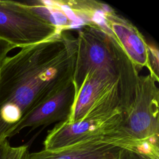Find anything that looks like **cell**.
Wrapping results in <instances>:
<instances>
[{
  "label": "cell",
  "mask_w": 159,
  "mask_h": 159,
  "mask_svg": "<svg viewBox=\"0 0 159 159\" xmlns=\"http://www.w3.org/2000/svg\"><path fill=\"white\" fill-rule=\"evenodd\" d=\"M77 51V38L62 30L1 63L0 143L36 106L73 81Z\"/></svg>",
  "instance_id": "cell-1"
},
{
  "label": "cell",
  "mask_w": 159,
  "mask_h": 159,
  "mask_svg": "<svg viewBox=\"0 0 159 159\" xmlns=\"http://www.w3.org/2000/svg\"><path fill=\"white\" fill-rule=\"evenodd\" d=\"M150 75H139L133 103L122 130L141 151L159 159V89Z\"/></svg>",
  "instance_id": "cell-3"
},
{
  "label": "cell",
  "mask_w": 159,
  "mask_h": 159,
  "mask_svg": "<svg viewBox=\"0 0 159 159\" xmlns=\"http://www.w3.org/2000/svg\"><path fill=\"white\" fill-rule=\"evenodd\" d=\"M60 31L25 2L0 1V39L15 48L47 40Z\"/></svg>",
  "instance_id": "cell-5"
},
{
  "label": "cell",
  "mask_w": 159,
  "mask_h": 159,
  "mask_svg": "<svg viewBox=\"0 0 159 159\" xmlns=\"http://www.w3.org/2000/svg\"><path fill=\"white\" fill-rule=\"evenodd\" d=\"M121 148L104 140H92L65 148L27 152L22 159H118Z\"/></svg>",
  "instance_id": "cell-8"
},
{
  "label": "cell",
  "mask_w": 159,
  "mask_h": 159,
  "mask_svg": "<svg viewBox=\"0 0 159 159\" xmlns=\"http://www.w3.org/2000/svg\"><path fill=\"white\" fill-rule=\"evenodd\" d=\"M148 50V67L150 75L159 82V53L158 50L152 45L147 44Z\"/></svg>",
  "instance_id": "cell-9"
},
{
  "label": "cell",
  "mask_w": 159,
  "mask_h": 159,
  "mask_svg": "<svg viewBox=\"0 0 159 159\" xmlns=\"http://www.w3.org/2000/svg\"><path fill=\"white\" fill-rule=\"evenodd\" d=\"M104 22L138 71L148 67L147 43L141 32L128 19L112 8L105 12Z\"/></svg>",
  "instance_id": "cell-7"
},
{
  "label": "cell",
  "mask_w": 159,
  "mask_h": 159,
  "mask_svg": "<svg viewBox=\"0 0 159 159\" xmlns=\"http://www.w3.org/2000/svg\"><path fill=\"white\" fill-rule=\"evenodd\" d=\"M75 93L73 81L61 90L42 101L25 116L15 127L11 137L26 127L34 130L67 119L71 112Z\"/></svg>",
  "instance_id": "cell-6"
},
{
  "label": "cell",
  "mask_w": 159,
  "mask_h": 159,
  "mask_svg": "<svg viewBox=\"0 0 159 159\" xmlns=\"http://www.w3.org/2000/svg\"><path fill=\"white\" fill-rule=\"evenodd\" d=\"M125 116L114 113L70 123H57L48 131L44 141L45 150H53L92 140H104L120 148H129L130 142L122 131Z\"/></svg>",
  "instance_id": "cell-4"
},
{
  "label": "cell",
  "mask_w": 159,
  "mask_h": 159,
  "mask_svg": "<svg viewBox=\"0 0 159 159\" xmlns=\"http://www.w3.org/2000/svg\"><path fill=\"white\" fill-rule=\"evenodd\" d=\"M118 159H157L147 154L143 153L137 150L125 148H121Z\"/></svg>",
  "instance_id": "cell-10"
},
{
  "label": "cell",
  "mask_w": 159,
  "mask_h": 159,
  "mask_svg": "<svg viewBox=\"0 0 159 159\" xmlns=\"http://www.w3.org/2000/svg\"><path fill=\"white\" fill-rule=\"evenodd\" d=\"M28 152L27 145H21L18 147L10 146L6 159H22L25 154Z\"/></svg>",
  "instance_id": "cell-11"
},
{
  "label": "cell",
  "mask_w": 159,
  "mask_h": 159,
  "mask_svg": "<svg viewBox=\"0 0 159 159\" xmlns=\"http://www.w3.org/2000/svg\"><path fill=\"white\" fill-rule=\"evenodd\" d=\"M139 71L117 41L76 62L73 75L75 98L66 119H83L122 113L130 108L136 91Z\"/></svg>",
  "instance_id": "cell-2"
},
{
  "label": "cell",
  "mask_w": 159,
  "mask_h": 159,
  "mask_svg": "<svg viewBox=\"0 0 159 159\" xmlns=\"http://www.w3.org/2000/svg\"><path fill=\"white\" fill-rule=\"evenodd\" d=\"M14 48V46L0 39V64L7 57L9 52Z\"/></svg>",
  "instance_id": "cell-12"
},
{
  "label": "cell",
  "mask_w": 159,
  "mask_h": 159,
  "mask_svg": "<svg viewBox=\"0 0 159 159\" xmlns=\"http://www.w3.org/2000/svg\"><path fill=\"white\" fill-rule=\"evenodd\" d=\"M10 146L7 139L0 143V159H6L7 153Z\"/></svg>",
  "instance_id": "cell-13"
}]
</instances>
